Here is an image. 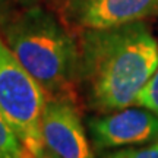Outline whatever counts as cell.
Here are the masks:
<instances>
[{"label": "cell", "mask_w": 158, "mask_h": 158, "mask_svg": "<svg viewBox=\"0 0 158 158\" xmlns=\"http://www.w3.org/2000/svg\"><path fill=\"white\" fill-rule=\"evenodd\" d=\"M104 158H158V139L139 145V148H123L107 154Z\"/></svg>", "instance_id": "obj_9"}, {"label": "cell", "mask_w": 158, "mask_h": 158, "mask_svg": "<svg viewBox=\"0 0 158 158\" xmlns=\"http://www.w3.org/2000/svg\"><path fill=\"white\" fill-rule=\"evenodd\" d=\"M41 135L45 148L57 157L94 158L78 102L63 98L47 100L41 118Z\"/></svg>", "instance_id": "obj_5"}, {"label": "cell", "mask_w": 158, "mask_h": 158, "mask_svg": "<svg viewBox=\"0 0 158 158\" xmlns=\"http://www.w3.org/2000/svg\"><path fill=\"white\" fill-rule=\"evenodd\" d=\"M47 97L27 72L0 34V116L35 158H41L45 145L41 118Z\"/></svg>", "instance_id": "obj_3"}, {"label": "cell", "mask_w": 158, "mask_h": 158, "mask_svg": "<svg viewBox=\"0 0 158 158\" xmlns=\"http://www.w3.org/2000/svg\"><path fill=\"white\" fill-rule=\"evenodd\" d=\"M6 44L45 92L47 100L78 102L81 50L53 13L32 6L3 25Z\"/></svg>", "instance_id": "obj_2"}, {"label": "cell", "mask_w": 158, "mask_h": 158, "mask_svg": "<svg viewBox=\"0 0 158 158\" xmlns=\"http://www.w3.org/2000/svg\"><path fill=\"white\" fill-rule=\"evenodd\" d=\"M136 104L152 111L158 117V68L139 92Z\"/></svg>", "instance_id": "obj_8"}, {"label": "cell", "mask_w": 158, "mask_h": 158, "mask_svg": "<svg viewBox=\"0 0 158 158\" xmlns=\"http://www.w3.org/2000/svg\"><path fill=\"white\" fill-rule=\"evenodd\" d=\"M41 158H60V157H57L54 152H51L50 149H47V148H45V151H44V154H43V157Z\"/></svg>", "instance_id": "obj_11"}, {"label": "cell", "mask_w": 158, "mask_h": 158, "mask_svg": "<svg viewBox=\"0 0 158 158\" xmlns=\"http://www.w3.org/2000/svg\"><path fill=\"white\" fill-rule=\"evenodd\" d=\"M19 2H21V3H22V5H32V3H35V2H38V0H19Z\"/></svg>", "instance_id": "obj_12"}, {"label": "cell", "mask_w": 158, "mask_h": 158, "mask_svg": "<svg viewBox=\"0 0 158 158\" xmlns=\"http://www.w3.org/2000/svg\"><path fill=\"white\" fill-rule=\"evenodd\" d=\"M10 19V5L9 0H0V27H3Z\"/></svg>", "instance_id": "obj_10"}, {"label": "cell", "mask_w": 158, "mask_h": 158, "mask_svg": "<svg viewBox=\"0 0 158 158\" xmlns=\"http://www.w3.org/2000/svg\"><path fill=\"white\" fill-rule=\"evenodd\" d=\"M88 129L97 149L139 147L158 139V117L147 108L126 107L91 118Z\"/></svg>", "instance_id": "obj_4"}, {"label": "cell", "mask_w": 158, "mask_h": 158, "mask_svg": "<svg viewBox=\"0 0 158 158\" xmlns=\"http://www.w3.org/2000/svg\"><path fill=\"white\" fill-rule=\"evenodd\" d=\"M0 158H35L2 116H0Z\"/></svg>", "instance_id": "obj_7"}, {"label": "cell", "mask_w": 158, "mask_h": 158, "mask_svg": "<svg viewBox=\"0 0 158 158\" xmlns=\"http://www.w3.org/2000/svg\"><path fill=\"white\" fill-rule=\"evenodd\" d=\"M79 50V85L88 106L98 111L136 106L158 68V43L142 21L85 29Z\"/></svg>", "instance_id": "obj_1"}, {"label": "cell", "mask_w": 158, "mask_h": 158, "mask_svg": "<svg viewBox=\"0 0 158 158\" xmlns=\"http://www.w3.org/2000/svg\"><path fill=\"white\" fill-rule=\"evenodd\" d=\"M64 19L85 29H102L143 21L158 12V0H63Z\"/></svg>", "instance_id": "obj_6"}]
</instances>
